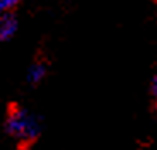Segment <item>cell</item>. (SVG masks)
<instances>
[{
    "label": "cell",
    "mask_w": 157,
    "mask_h": 150,
    "mask_svg": "<svg viewBox=\"0 0 157 150\" xmlns=\"http://www.w3.org/2000/svg\"><path fill=\"white\" fill-rule=\"evenodd\" d=\"M41 130H43L41 119L31 109L17 106V104H12L9 107L7 119H5V131L17 143L29 145L36 142L41 135Z\"/></svg>",
    "instance_id": "obj_1"
},
{
    "label": "cell",
    "mask_w": 157,
    "mask_h": 150,
    "mask_svg": "<svg viewBox=\"0 0 157 150\" xmlns=\"http://www.w3.org/2000/svg\"><path fill=\"white\" fill-rule=\"evenodd\" d=\"M46 73H48L46 63L36 60V62H33V63L29 65L28 72H26V82H28L29 85H39V84L46 79Z\"/></svg>",
    "instance_id": "obj_2"
},
{
    "label": "cell",
    "mask_w": 157,
    "mask_h": 150,
    "mask_svg": "<svg viewBox=\"0 0 157 150\" xmlns=\"http://www.w3.org/2000/svg\"><path fill=\"white\" fill-rule=\"evenodd\" d=\"M17 29H19L17 19L12 16L10 12H9V14H5V17L0 21V41H2V43L10 41L12 38L17 34Z\"/></svg>",
    "instance_id": "obj_3"
},
{
    "label": "cell",
    "mask_w": 157,
    "mask_h": 150,
    "mask_svg": "<svg viewBox=\"0 0 157 150\" xmlns=\"http://www.w3.org/2000/svg\"><path fill=\"white\" fill-rule=\"evenodd\" d=\"M21 2H22V0H0V5H2L7 12H10V10H14Z\"/></svg>",
    "instance_id": "obj_4"
},
{
    "label": "cell",
    "mask_w": 157,
    "mask_h": 150,
    "mask_svg": "<svg viewBox=\"0 0 157 150\" xmlns=\"http://www.w3.org/2000/svg\"><path fill=\"white\" fill-rule=\"evenodd\" d=\"M150 94H152L154 101L157 103V73L152 77V80H150Z\"/></svg>",
    "instance_id": "obj_5"
},
{
    "label": "cell",
    "mask_w": 157,
    "mask_h": 150,
    "mask_svg": "<svg viewBox=\"0 0 157 150\" xmlns=\"http://www.w3.org/2000/svg\"><path fill=\"white\" fill-rule=\"evenodd\" d=\"M5 14H9V12L5 10V9L2 7V5H0V21H2V19H4V17H5Z\"/></svg>",
    "instance_id": "obj_6"
}]
</instances>
